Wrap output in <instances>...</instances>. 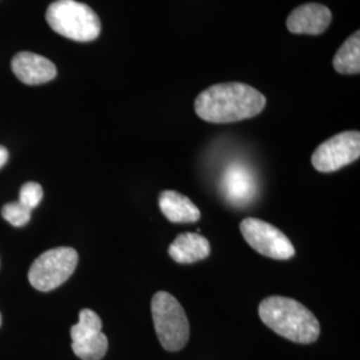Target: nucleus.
<instances>
[{
    "label": "nucleus",
    "instance_id": "f257e3e1",
    "mask_svg": "<svg viewBox=\"0 0 360 360\" xmlns=\"http://www.w3.org/2000/svg\"><path fill=\"white\" fill-rule=\"evenodd\" d=\"M266 107L262 92L245 83H219L199 94L195 112L210 123H233L259 115Z\"/></svg>",
    "mask_w": 360,
    "mask_h": 360
},
{
    "label": "nucleus",
    "instance_id": "f03ea898",
    "mask_svg": "<svg viewBox=\"0 0 360 360\" xmlns=\"http://www.w3.org/2000/svg\"><path fill=\"white\" fill-rule=\"evenodd\" d=\"M257 311L262 322L294 343L311 345L321 335L316 316L295 299L270 296L259 304Z\"/></svg>",
    "mask_w": 360,
    "mask_h": 360
},
{
    "label": "nucleus",
    "instance_id": "7ed1b4c3",
    "mask_svg": "<svg viewBox=\"0 0 360 360\" xmlns=\"http://www.w3.org/2000/svg\"><path fill=\"white\" fill-rule=\"evenodd\" d=\"M46 19L52 30L75 41H92L101 35V19L90 6L77 0H56L47 8Z\"/></svg>",
    "mask_w": 360,
    "mask_h": 360
},
{
    "label": "nucleus",
    "instance_id": "20e7f679",
    "mask_svg": "<svg viewBox=\"0 0 360 360\" xmlns=\"http://www.w3.org/2000/svg\"><path fill=\"white\" fill-rule=\"evenodd\" d=\"M155 331L162 347L171 352L184 347L190 338V323L179 302L166 291H159L151 300Z\"/></svg>",
    "mask_w": 360,
    "mask_h": 360
},
{
    "label": "nucleus",
    "instance_id": "39448f33",
    "mask_svg": "<svg viewBox=\"0 0 360 360\" xmlns=\"http://www.w3.org/2000/svg\"><path fill=\"white\" fill-rule=\"evenodd\" d=\"M77 262V250L71 247L53 248L41 254L32 263L28 272V281L35 290L49 292L70 279L75 272Z\"/></svg>",
    "mask_w": 360,
    "mask_h": 360
},
{
    "label": "nucleus",
    "instance_id": "423d86ee",
    "mask_svg": "<svg viewBox=\"0 0 360 360\" xmlns=\"http://www.w3.org/2000/svg\"><path fill=\"white\" fill-rule=\"evenodd\" d=\"M245 242L259 254L276 260H288L295 255V248L283 232L270 223L257 218H245L240 223Z\"/></svg>",
    "mask_w": 360,
    "mask_h": 360
},
{
    "label": "nucleus",
    "instance_id": "0eeeda50",
    "mask_svg": "<svg viewBox=\"0 0 360 360\" xmlns=\"http://www.w3.org/2000/svg\"><path fill=\"white\" fill-rule=\"evenodd\" d=\"M360 156L359 131H346L322 143L311 158L319 172H335L358 160Z\"/></svg>",
    "mask_w": 360,
    "mask_h": 360
},
{
    "label": "nucleus",
    "instance_id": "6e6552de",
    "mask_svg": "<svg viewBox=\"0 0 360 360\" xmlns=\"http://www.w3.org/2000/svg\"><path fill=\"white\" fill-rule=\"evenodd\" d=\"M72 351L82 360H102L108 349V339L102 333V319L92 309L79 314V322L71 327Z\"/></svg>",
    "mask_w": 360,
    "mask_h": 360
},
{
    "label": "nucleus",
    "instance_id": "1a4fd4ad",
    "mask_svg": "<svg viewBox=\"0 0 360 360\" xmlns=\"http://www.w3.org/2000/svg\"><path fill=\"white\" fill-rule=\"evenodd\" d=\"M221 188L232 206H247L257 196V179L245 165L232 163L223 175Z\"/></svg>",
    "mask_w": 360,
    "mask_h": 360
},
{
    "label": "nucleus",
    "instance_id": "9d476101",
    "mask_svg": "<svg viewBox=\"0 0 360 360\" xmlns=\"http://www.w3.org/2000/svg\"><path fill=\"white\" fill-rule=\"evenodd\" d=\"M333 13L328 7L307 3L295 8L287 18V28L292 34L321 35L331 25Z\"/></svg>",
    "mask_w": 360,
    "mask_h": 360
},
{
    "label": "nucleus",
    "instance_id": "9b49d317",
    "mask_svg": "<svg viewBox=\"0 0 360 360\" xmlns=\"http://www.w3.org/2000/svg\"><path fill=\"white\" fill-rule=\"evenodd\" d=\"M13 74L27 86H39L56 77V67L44 56L34 52L23 51L13 56Z\"/></svg>",
    "mask_w": 360,
    "mask_h": 360
},
{
    "label": "nucleus",
    "instance_id": "f8f14e48",
    "mask_svg": "<svg viewBox=\"0 0 360 360\" xmlns=\"http://www.w3.org/2000/svg\"><path fill=\"white\" fill-rule=\"evenodd\" d=\"M211 252V245L205 236L193 232L180 233L169 245L168 254L176 263L191 264L205 260Z\"/></svg>",
    "mask_w": 360,
    "mask_h": 360
},
{
    "label": "nucleus",
    "instance_id": "ddd939ff",
    "mask_svg": "<svg viewBox=\"0 0 360 360\" xmlns=\"http://www.w3.org/2000/svg\"><path fill=\"white\" fill-rule=\"evenodd\" d=\"M159 207L163 215L172 223H195L200 219L199 208L176 191H163L159 196Z\"/></svg>",
    "mask_w": 360,
    "mask_h": 360
},
{
    "label": "nucleus",
    "instance_id": "4468645a",
    "mask_svg": "<svg viewBox=\"0 0 360 360\" xmlns=\"http://www.w3.org/2000/svg\"><path fill=\"white\" fill-rule=\"evenodd\" d=\"M334 68L343 75H358L360 72V32L356 31L342 44L333 60Z\"/></svg>",
    "mask_w": 360,
    "mask_h": 360
},
{
    "label": "nucleus",
    "instance_id": "2eb2a0df",
    "mask_svg": "<svg viewBox=\"0 0 360 360\" xmlns=\"http://www.w3.org/2000/svg\"><path fill=\"white\" fill-rule=\"evenodd\" d=\"M31 210L23 206L20 202H13L3 207L1 217L13 227H23L31 219Z\"/></svg>",
    "mask_w": 360,
    "mask_h": 360
},
{
    "label": "nucleus",
    "instance_id": "dca6fc26",
    "mask_svg": "<svg viewBox=\"0 0 360 360\" xmlns=\"http://www.w3.org/2000/svg\"><path fill=\"white\" fill-rule=\"evenodd\" d=\"M43 199V188L39 183L28 181L22 188L19 193V200L23 206L30 208L31 211L39 206V203Z\"/></svg>",
    "mask_w": 360,
    "mask_h": 360
},
{
    "label": "nucleus",
    "instance_id": "f3484780",
    "mask_svg": "<svg viewBox=\"0 0 360 360\" xmlns=\"http://www.w3.org/2000/svg\"><path fill=\"white\" fill-rule=\"evenodd\" d=\"M8 160V151L6 147L0 146V168L3 167Z\"/></svg>",
    "mask_w": 360,
    "mask_h": 360
},
{
    "label": "nucleus",
    "instance_id": "a211bd4d",
    "mask_svg": "<svg viewBox=\"0 0 360 360\" xmlns=\"http://www.w3.org/2000/svg\"><path fill=\"white\" fill-rule=\"evenodd\" d=\"M0 326H1V314H0Z\"/></svg>",
    "mask_w": 360,
    "mask_h": 360
}]
</instances>
